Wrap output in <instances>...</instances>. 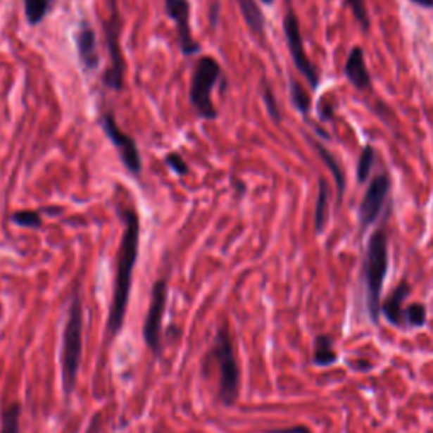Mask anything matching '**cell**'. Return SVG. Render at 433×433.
I'll use <instances>...</instances> for the list:
<instances>
[{"label": "cell", "instance_id": "27", "mask_svg": "<svg viewBox=\"0 0 433 433\" xmlns=\"http://www.w3.org/2000/svg\"><path fill=\"white\" fill-rule=\"evenodd\" d=\"M264 103H266V108H268L269 115H271L276 122H281L280 108H277L276 99H275V95H272L271 88H266V90H264Z\"/></svg>", "mask_w": 433, "mask_h": 433}, {"label": "cell", "instance_id": "29", "mask_svg": "<svg viewBox=\"0 0 433 433\" xmlns=\"http://www.w3.org/2000/svg\"><path fill=\"white\" fill-rule=\"evenodd\" d=\"M416 6L425 7V9H433V0H411Z\"/></svg>", "mask_w": 433, "mask_h": 433}, {"label": "cell", "instance_id": "21", "mask_svg": "<svg viewBox=\"0 0 433 433\" xmlns=\"http://www.w3.org/2000/svg\"><path fill=\"white\" fill-rule=\"evenodd\" d=\"M315 364L320 365H329L337 360V354L334 352L332 347V340L329 337H318L315 342V356H313Z\"/></svg>", "mask_w": 433, "mask_h": 433}, {"label": "cell", "instance_id": "4", "mask_svg": "<svg viewBox=\"0 0 433 433\" xmlns=\"http://www.w3.org/2000/svg\"><path fill=\"white\" fill-rule=\"evenodd\" d=\"M388 271V239L382 229H377L369 239L365 251L364 272H365V291H368V306L372 320L379 317V298Z\"/></svg>", "mask_w": 433, "mask_h": 433}, {"label": "cell", "instance_id": "18", "mask_svg": "<svg viewBox=\"0 0 433 433\" xmlns=\"http://www.w3.org/2000/svg\"><path fill=\"white\" fill-rule=\"evenodd\" d=\"M327 217H329V187H327L325 180H320L318 182L317 210H315V229L318 234L325 229Z\"/></svg>", "mask_w": 433, "mask_h": 433}, {"label": "cell", "instance_id": "1", "mask_svg": "<svg viewBox=\"0 0 433 433\" xmlns=\"http://www.w3.org/2000/svg\"><path fill=\"white\" fill-rule=\"evenodd\" d=\"M122 220H124V234L119 252H117L115 281H113V295L111 313H108V332L111 337H115L122 329V323L127 310L130 288H132V275L136 268L139 256V235H141V224L134 208L122 210Z\"/></svg>", "mask_w": 433, "mask_h": 433}, {"label": "cell", "instance_id": "24", "mask_svg": "<svg viewBox=\"0 0 433 433\" xmlns=\"http://www.w3.org/2000/svg\"><path fill=\"white\" fill-rule=\"evenodd\" d=\"M405 318L411 325H423L425 320H427V310H425L423 305L413 303L406 308Z\"/></svg>", "mask_w": 433, "mask_h": 433}, {"label": "cell", "instance_id": "19", "mask_svg": "<svg viewBox=\"0 0 433 433\" xmlns=\"http://www.w3.org/2000/svg\"><path fill=\"white\" fill-rule=\"evenodd\" d=\"M20 413H23V406H20V403H11L9 406L4 408L2 428H0V433H19Z\"/></svg>", "mask_w": 433, "mask_h": 433}, {"label": "cell", "instance_id": "2", "mask_svg": "<svg viewBox=\"0 0 433 433\" xmlns=\"http://www.w3.org/2000/svg\"><path fill=\"white\" fill-rule=\"evenodd\" d=\"M83 349V308L78 295H73L68 308L61 347V381L66 396L73 393L77 384Z\"/></svg>", "mask_w": 433, "mask_h": 433}, {"label": "cell", "instance_id": "28", "mask_svg": "<svg viewBox=\"0 0 433 433\" xmlns=\"http://www.w3.org/2000/svg\"><path fill=\"white\" fill-rule=\"evenodd\" d=\"M318 112H320V117L325 120H332L334 119V111H332V105L327 102L325 96L320 100V103H318Z\"/></svg>", "mask_w": 433, "mask_h": 433}, {"label": "cell", "instance_id": "25", "mask_svg": "<svg viewBox=\"0 0 433 433\" xmlns=\"http://www.w3.org/2000/svg\"><path fill=\"white\" fill-rule=\"evenodd\" d=\"M347 2H349V6H351L352 12H354L356 19L360 23V26H363V29L368 31V29H369V15H368V9H365L364 0H347Z\"/></svg>", "mask_w": 433, "mask_h": 433}, {"label": "cell", "instance_id": "22", "mask_svg": "<svg viewBox=\"0 0 433 433\" xmlns=\"http://www.w3.org/2000/svg\"><path fill=\"white\" fill-rule=\"evenodd\" d=\"M11 220L19 227H29V229H39L43 225V218L39 212H32V210H23V212H15L11 215Z\"/></svg>", "mask_w": 433, "mask_h": 433}, {"label": "cell", "instance_id": "15", "mask_svg": "<svg viewBox=\"0 0 433 433\" xmlns=\"http://www.w3.org/2000/svg\"><path fill=\"white\" fill-rule=\"evenodd\" d=\"M239 7H241V12L246 19L247 26L254 34L263 36L264 34V15L261 9L256 4V0H237Z\"/></svg>", "mask_w": 433, "mask_h": 433}, {"label": "cell", "instance_id": "3", "mask_svg": "<svg viewBox=\"0 0 433 433\" xmlns=\"http://www.w3.org/2000/svg\"><path fill=\"white\" fill-rule=\"evenodd\" d=\"M207 357L217 364L218 394H220L222 403L225 406L234 405L235 399L239 396L241 372H239L237 356H235L232 337H230L227 327H220L217 330V335L213 339V344L210 347Z\"/></svg>", "mask_w": 433, "mask_h": 433}, {"label": "cell", "instance_id": "30", "mask_svg": "<svg viewBox=\"0 0 433 433\" xmlns=\"http://www.w3.org/2000/svg\"><path fill=\"white\" fill-rule=\"evenodd\" d=\"M261 2H263L264 6H272V4H275V0H261Z\"/></svg>", "mask_w": 433, "mask_h": 433}, {"label": "cell", "instance_id": "17", "mask_svg": "<svg viewBox=\"0 0 433 433\" xmlns=\"http://www.w3.org/2000/svg\"><path fill=\"white\" fill-rule=\"evenodd\" d=\"M315 149L318 151V154H320V158L323 159V163H325L327 168L330 170L332 176H334L335 184H337V190H339V196L344 195V188H346V176H344V171L340 170L337 159L332 156V153L329 149L325 148V146L320 144V142H313Z\"/></svg>", "mask_w": 433, "mask_h": 433}, {"label": "cell", "instance_id": "23", "mask_svg": "<svg viewBox=\"0 0 433 433\" xmlns=\"http://www.w3.org/2000/svg\"><path fill=\"white\" fill-rule=\"evenodd\" d=\"M372 161H374V148L372 146H365L363 154H360L359 165H357V180H359L360 183H365V180L369 178Z\"/></svg>", "mask_w": 433, "mask_h": 433}, {"label": "cell", "instance_id": "7", "mask_svg": "<svg viewBox=\"0 0 433 433\" xmlns=\"http://www.w3.org/2000/svg\"><path fill=\"white\" fill-rule=\"evenodd\" d=\"M100 125H102L105 136L111 139L113 148H115L117 153H119V158L122 165L125 166V170L134 176L141 175L142 159L141 154H139L136 141L119 127L115 117H113L111 112L103 113L102 119H100Z\"/></svg>", "mask_w": 433, "mask_h": 433}, {"label": "cell", "instance_id": "6", "mask_svg": "<svg viewBox=\"0 0 433 433\" xmlns=\"http://www.w3.org/2000/svg\"><path fill=\"white\" fill-rule=\"evenodd\" d=\"M105 43L108 51V68L103 73V85L111 90H122L125 77V61L120 49V19L117 6H112L111 19L105 20Z\"/></svg>", "mask_w": 433, "mask_h": 433}, {"label": "cell", "instance_id": "8", "mask_svg": "<svg viewBox=\"0 0 433 433\" xmlns=\"http://www.w3.org/2000/svg\"><path fill=\"white\" fill-rule=\"evenodd\" d=\"M166 298H168L166 280H158L156 283L153 284V291H151V305L148 315H146L144 327H142V337H144L146 346L154 352V356L161 354V325L166 310Z\"/></svg>", "mask_w": 433, "mask_h": 433}, {"label": "cell", "instance_id": "16", "mask_svg": "<svg viewBox=\"0 0 433 433\" xmlns=\"http://www.w3.org/2000/svg\"><path fill=\"white\" fill-rule=\"evenodd\" d=\"M54 0H23L24 4V14L29 26H37L44 20L48 12L51 11Z\"/></svg>", "mask_w": 433, "mask_h": 433}, {"label": "cell", "instance_id": "20", "mask_svg": "<svg viewBox=\"0 0 433 433\" xmlns=\"http://www.w3.org/2000/svg\"><path fill=\"white\" fill-rule=\"evenodd\" d=\"M289 94H291V102L296 107V111L306 115L310 112V107H312V99H310L308 92L295 78L289 80Z\"/></svg>", "mask_w": 433, "mask_h": 433}, {"label": "cell", "instance_id": "5", "mask_svg": "<svg viewBox=\"0 0 433 433\" xmlns=\"http://www.w3.org/2000/svg\"><path fill=\"white\" fill-rule=\"evenodd\" d=\"M222 75L220 63L212 56H201L193 68L190 83V102L201 119L215 120L217 108L212 102V92Z\"/></svg>", "mask_w": 433, "mask_h": 433}, {"label": "cell", "instance_id": "9", "mask_svg": "<svg viewBox=\"0 0 433 433\" xmlns=\"http://www.w3.org/2000/svg\"><path fill=\"white\" fill-rule=\"evenodd\" d=\"M283 31H284L286 43H288V48H289V54H291L296 70L303 75V77L306 78V82L312 85V88H317L318 73H317V70H315V66L312 65V61H310L308 56H306L305 48H303V39H301V32H300V23H298V18L291 9L286 12V15L283 19Z\"/></svg>", "mask_w": 433, "mask_h": 433}, {"label": "cell", "instance_id": "11", "mask_svg": "<svg viewBox=\"0 0 433 433\" xmlns=\"http://www.w3.org/2000/svg\"><path fill=\"white\" fill-rule=\"evenodd\" d=\"M391 188V182L388 175H379L369 183L368 190L359 207V220L360 225L368 227L371 225L377 217H379L382 203H384L386 196H388Z\"/></svg>", "mask_w": 433, "mask_h": 433}, {"label": "cell", "instance_id": "12", "mask_svg": "<svg viewBox=\"0 0 433 433\" xmlns=\"http://www.w3.org/2000/svg\"><path fill=\"white\" fill-rule=\"evenodd\" d=\"M78 60L87 73H94L100 68V51L96 44V34L88 20H82L75 32Z\"/></svg>", "mask_w": 433, "mask_h": 433}, {"label": "cell", "instance_id": "26", "mask_svg": "<svg viewBox=\"0 0 433 433\" xmlns=\"http://www.w3.org/2000/svg\"><path fill=\"white\" fill-rule=\"evenodd\" d=\"M166 163L170 165V168L175 171L176 175H180V176L188 175V165L184 163V159L180 156V154H176V153L168 154Z\"/></svg>", "mask_w": 433, "mask_h": 433}, {"label": "cell", "instance_id": "13", "mask_svg": "<svg viewBox=\"0 0 433 433\" xmlns=\"http://www.w3.org/2000/svg\"><path fill=\"white\" fill-rule=\"evenodd\" d=\"M346 77L357 90H365L371 87V77H369L368 66L364 61V53L360 48H354L349 54L346 63Z\"/></svg>", "mask_w": 433, "mask_h": 433}, {"label": "cell", "instance_id": "14", "mask_svg": "<svg viewBox=\"0 0 433 433\" xmlns=\"http://www.w3.org/2000/svg\"><path fill=\"white\" fill-rule=\"evenodd\" d=\"M408 291H410V286H408L406 281H403V283L391 293V296L384 301V305H382V313H384L386 318H388L391 323H394V325H401L403 323L401 303L406 298Z\"/></svg>", "mask_w": 433, "mask_h": 433}, {"label": "cell", "instance_id": "10", "mask_svg": "<svg viewBox=\"0 0 433 433\" xmlns=\"http://www.w3.org/2000/svg\"><path fill=\"white\" fill-rule=\"evenodd\" d=\"M166 14L173 20L178 31L180 49L184 56H193L200 51V44L193 37L190 26V2L188 0H165Z\"/></svg>", "mask_w": 433, "mask_h": 433}]
</instances>
